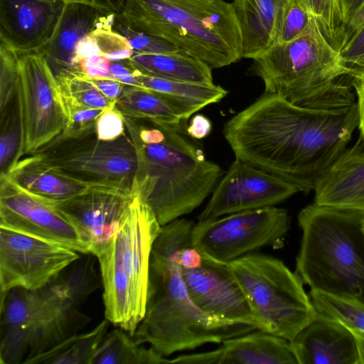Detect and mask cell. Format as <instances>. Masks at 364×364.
<instances>
[{
  "mask_svg": "<svg viewBox=\"0 0 364 364\" xmlns=\"http://www.w3.org/2000/svg\"><path fill=\"white\" fill-rule=\"evenodd\" d=\"M357 100L341 80L304 105L264 92L224 124L235 158L308 193L347 149L358 128Z\"/></svg>",
  "mask_w": 364,
  "mask_h": 364,
  "instance_id": "cell-1",
  "label": "cell"
},
{
  "mask_svg": "<svg viewBox=\"0 0 364 364\" xmlns=\"http://www.w3.org/2000/svg\"><path fill=\"white\" fill-rule=\"evenodd\" d=\"M124 117L125 129L136 149L134 187L161 226L200 206L223 176L217 164L187 133V124L151 122L144 127Z\"/></svg>",
  "mask_w": 364,
  "mask_h": 364,
  "instance_id": "cell-2",
  "label": "cell"
},
{
  "mask_svg": "<svg viewBox=\"0 0 364 364\" xmlns=\"http://www.w3.org/2000/svg\"><path fill=\"white\" fill-rule=\"evenodd\" d=\"M191 221L178 218L161 226L151 253L145 315L133 336L164 356L207 343L220 344L257 329L209 315L191 298L175 251Z\"/></svg>",
  "mask_w": 364,
  "mask_h": 364,
  "instance_id": "cell-3",
  "label": "cell"
},
{
  "mask_svg": "<svg viewBox=\"0 0 364 364\" xmlns=\"http://www.w3.org/2000/svg\"><path fill=\"white\" fill-rule=\"evenodd\" d=\"M92 264L33 290L11 289L1 301V364H26L90 321L79 309L95 287Z\"/></svg>",
  "mask_w": 364,
  "mask_h": 364,
  "instance_id": "cell-4",
  "label": "cell"
},
{
  "mask_svg": "<svg viewBox=\"0 0 364 364\" xmlns=\"http://www.w3.org/2000/svg\"><path fill=\"white\" fill-rule=\"evenodd\" d=\"M121 16L132 28L220 68L242 58L240 26L223 0H125Z\"/></svg>",
  "mask_w": 364,
  "mask_h": 364,
  "instance_id": "cell-5",
  "label": "cell"
},
{
  "mask_svg": "<svg viewBox=\"0 0 364 364\" xmlns=\"http://www.w3.org/2000/svg\"><path fill=\"white\" fill-rule=\"evenodd\" d=\"M298 223L295 272L303 283L364 303V218L314 203L301 210Z\"/></svg>",
  "mask_w": 364,
  "mask_h": 364,
  "instance_id": "cell-6",
  "label": "cell"
},
{
  "mask_svg": "<svg viewBox=\"0 0 364 364\" xmlns=\"http://www.w3.org/2000/svg\"><path fill=\"white\" fill-rule=\"evenodd\" d=\"M161 229L137 193L110 240L94 255L102 276L105 318L132 336L145 315L151 253Z\"/></svg>",
  "mask_w": 364,
  "mask_h": 364,
  "instance_id": "cell-7",
  "label": "cell"
},
{
  "mask_svg": "<svg viewBox=\"0 0 364 364\" xmlns=\"http://www.w3.org/2000/svg\"><path fill=\"white\" fill-rule=\"evenodd\" d=\"M252 60L249 73L261 79L264 92L298 105L323 97L350 73L315 19L302 36L276 43Z\"/></svg>",
  "mask_w": 364,
  "mask_h": 364,
  "instance_id": "cell-8",
  "label": "cell"
},
{
  "mask_svg": "<svg viewBox=\"0 0 364 364\" xmlns=\"http://www.w3.org/2000/svg\"><path fill=\"white\" fill-rule=\"evenodd\" d=\"M229 265L260 331L290 342L318 314L300 277L281 260L254 252Z\"/></svg>",
  "mask_w": 364,
  "mask_h": 364,
  "instance_id": "cell-9",
  "label": "cell"
},
{
  "mask_svg": "<svg viewBox=\"0 0 364 364\" xmlns=\"http://www.w3.org/2000/svg\"><path fill=\"white\" fill-rule=\"evenodd\" d=\"M34 154L78 180L133 188L137 155L130 137L125 133L112 141L98 139L96 129L75 136L58 134Z\"/></svg>",
  "mask_w": 364,
  "mask_h": 364,
  "instance_id": "cell-10",
  "label": "cell"
},
{
  "mask_svg": "<svg viewBox=\"0 0 364 364\" xmlns=\"http://www.w3.org/2000/svg\"><path fill=\"white\" fill-rule=\"evenodd\" d=\"M287 210L275 206L198 220L192 245L216 261L230 263L246 255L277 244L289 230Z\"/></svg>",
  "mask_w": 364,
  "mask_h": 364,
  "instance_id": "cell-11",
  "label": "cell"
},
{
  "mask_svg": "<svg viewBox=\"0 0 364 364\" xmlns=\"http://www.w3.org/2000/svg\"><path fill=\"white\" fill-rule=\"evenodd\" d=\"M194 225L191 221L186 227L175 251L191 298L200 310L209 315L252 325L260 330V324L229 263L211 259L192 245Z\"/></svg>",
  "mask_w": 364,
  "mask_h": 364,
  "instance_id": "cell-12",
  "label": "cell"
},
{
  "mask_svg": "<svg viewBox=\"0 0 364 364\" xmlns=\"http://www.w3.org/2000/svg\"><path fill=\"white\" fill-rule=\"evenodd\" d=\"M18 54L17 95L23 154H33L62 132L68 117L58 85L43 53Z\"/></svg>",
  "mask_w": 364,
  "mask_h": 364,
  "instance_id": "cell-13",
  "label": "cell"
},
{
  "mask_svg": "<svg viewBox=\"0 0 364 364\" xmlns=\"http://www.w3.org/2000/svg\"><path fill=\"white\" fill-rule=\"evenodd\" d=\"M65 245L0 226L1 301L13 289L41 288L79 259Z\"/></svg>",
  "mask_w": 364,
  "mask_h": 364,
  "instance_id": "cell-14",
  "label": "cell"
},
{
  "mask_svg": "<svg viewBox=\"0 0 364 364\" xmlns=\"http://www.w3.org/2000/svg\"><path fill=\"white\" fill-rule=\"evenodd\" d=\"M0 226L90 254L76 228L55 205L0 176Z\"/></svg>",
  "mask_w": 364,
  "mask_h": 364,
  "instance_id": "cell-15",
  "label": "cell"
},
{
  "mask_svg": "<svg viewBox=\"0 0 364 364\" xmlns=\"http://www.w3.org/2000/svg\"><path fill=\"white\" fill-rule=\"evenodd\" d=\"M299 192L289 182L235 158L198 220L272 207Z\"/></svg>",
  "mask_w": 364,
  "mask_h": 364,
  "instance_id": "cell-16",
  "label": "cell"
},
{
  "mask_svg": "<svg viewBox=\"0 0 364 364\" xmlns=\"http://www.w3.org/2000/svg\"><path fill=\"white\" fill-rule=\"evenodd\" d=\"M136 193L134 186L127 189L94 184L81 193L53 203L75 225L94 255L117 230Z\"/></svg>",
  "mask_w": 364,
  "mask_h": 364,
  "instance_id": "cell-17",
  "label": "cell"
},
{
  "mask_svg": "<svg viewBox=\"0 0 364 364\" xmlns=\"http://www.w3.org/2000/svg\"><path fill=\"white\" fill-rule=\"evenodd\" d=\"M66 4L65 0H0V43L19 53L41 50Z\"/></svg>",
  "mask_w": 364,
  "mask_h": 364,
  "instance_id": "cell-18",
  "label": "cell"
},
{
  "mask_svg": "<svg viewBox=\"0 0 364 364\" xmlns=\"http://www.w3.org/2000/svg\"><path fill=\"white\" fill-rule=\"evenodd\" d=\"M115 15L89 4L67 2L53 34L40 50L55 79L82 75L80 44L96 29L113 26Z\"/></svg>",
  "mask_w": 364,
  "mask_h": 364,
  "instance_id": "cell-19",
  "label": "cell"
},
{
  "mask_svg": "<svg viewBox=\"0 0 364 364\" xmlns=\"http://www.w3.org/2000/svg\"><path fill=\"white\" fill-rule=\"evenodd\" d=\"M220 344L213 350L168 359V363L298 364L289 341L258 329Z\"/></svg>",
  "mask_w": 364,
  "mask_h": 364,
  "instance_id": "cell-20",
  "label": "cell"
},
{
  "mask_svg": "<svg viewBox=\"0 0 364 364\" xmlns=\"http://www.w3.org/2000/svg\"><path fill=\"white\" fill-rule=\"evenodd\" d=\"M298 364H358L352 331L318 312L290 341Z\"/></svg>",
  "mask_w": 364,
  "mask_h": 364,
  "instance_id": "cell-21",
  "label": "cell"
},
{
  "mask_svg": "<svg viewBox=\"0 0 364 364\" xmlns=\"http://www.w3.org/2000/svg\"><path fill=\"white\" fill-rule=\"evenodd\" d=\"M314 203L364 218V140L359 136L318 180Z\"/></svg>",
  "mask_w": 364,
  "mask_h": 364,
  "instance_id": "cell-22",
  "label": "cell"
},
{
  "mask_svg": "<svg viewBox=\"0 0 364 364\" xmlns=\"http://www.w3.org/2000/svg\"><path fill=\"white\" fill-rule=\"evenodd\" d=\"M287 0H233L242 43V58L253 59L277 43Z\"/></svg>",
  "mask_w": 364,
  "mask_h": 364,
  "instance_id": "cell-23",
  "label": "cell"
},
{
  "mask_svg": "<svg viewBox=\"0 0 364 364\" xmlns=\"http://www.w3.org/2000/svg\"><path fill=\"white\" fill-rule=\"evenodd\" d=\"M4 174L27 191L53 203L70 198L94 185L65 173L37 154L19 159Z\"/></svg>",
  "mask_w": 364,
  "mask_h": 364,
  "instance_id": "cell-24",
  "label": "cell"
},
{
  "mask_svg": "<svg viewBox=\"0 0 364 364\" xmlns=\"http://www.w3.org/2000/svg\"><path fill=\"white\" fill-rule=\"evenodd\" d=\"M138 86L161 95L184 121L196 112L223 100L228 91L218 85L169 80L144 75L134 69Z\"/></svg>",
  "mask_w": 364,
  "mask_h": 364,
  "instance_id": "cell-25",
  "label": "cell"
},
{
  "mask_svg": "<svg viewBox=\"0 0 364 364\" xmlns=\"http://www.w3.org/2000/svg\"><path fill=\"white\" fill-rule=\"evenodd\" d=\"M139 73L169 80L213 85L212 68L198 58L181 51L166 53H134L128 59Z\"/></svg>",
  "mask_w": 364,
  "mask_h": 364,
  "instance_id": "cell-26",
  "label": "cell"
},
{
  "mask_svg": "<svg viewBox=\"0 0 364 364\" xmlns=\"http://www.w3.org/2000/svg\"><path fill=\"white\" fill-rule=\"evenodd\" d=\"M115 107L124 117L170 125L187 124L159 93L140 87L125 85Z\"/></svg>",
  "mask_w": 364,
  "mask_h": 364,
  "instance_id": "cell-27",
  "label": "cell"
},
{
  "mask_svg": "<svg viewBox=\"0 0 364 364\" xmlns=\"http://www.w3.org/2000/svg\"><path fill=\"white\" fill-rule=\"evenodd\" d=\"M106 318L92 331L75 334L53 348L32 358L26 364H92V360L107 333Z\"/></svg>",
  "mask_w": 364,
  "mask_h": 364,
  "instance_id": "cell-28",
  "label": "cell"
},
{
  "mask_svg": "<svg viewBox=\"0 0 364 364\" xmlns=\"http://www.w3.org/2000/svg\"><path fill=\"white\" fill-rule=\"evenodd\" d=\"M124 330L107 333L97 349L92 364H167L168 359L155 348L141 347Z\"/></svg>",
  "mask_w": 364,
  "mask_h": 364,
  "instance_id": "cell-29",
  "label": "cell"
},
{
  "mask_svg": "<svg viewBox=\"0 0 364 364\" xmlns=\"http://www.w3.org/2000/svg\"><path fill=\"white\" fill-rule=\"evenodd\" d=\"M66 112L77 108L107 109L115 107L97 88L91 79L82 75H73L55 79Z\"/></svg>",
  "mask_w": 364,
  "mask_h": 364,
  "instance_id": "cell-30",
  "label": "cell"
},
{
  "mask_svg": "<svg viewBox=\"0 0 364 364\" xmlns=\"http://www.w3.org/2000/svg\"><path fill=\"white\" fill-rule=\"evenodd\" d=\"M24 137L18 95L1 112L0 166L6 173L23 155Z\"/></svg>",
  "mask_w": 364,
  "mask_h": 364,
  "instance_id": "cell-31",
  "label": "cell"
},
{
  "mask_svg": "<svg viewBox=\"0 0 364 364\" xmlns=\"http://www.w3.org/2000/svg\"><path fill=\"white\" fill-rule=\"evenodd\" d=\"M309 296L319 314L364 333V303L316 290H310Z\"/></svg>",
  "mask_w": 364,
  "mask_h": 364,
  "instance_id": "cell-32",
  "label": "cell"
},
{
  "mask_svg": "<svg viewBox=\"0 0 364 364\" xmlns=\"http://www.w3.org/2000/svg\"><path fill=\"white\" fill-rule=\"evenodd\" d=\"M133 54L127 39L113 30L112 26L94 31L83 41L78 50L80 62L95 55L105 56L110 60H123Z\"/></svg>",
  "mask_w": 364,
  "mask_h": 364,
  "instance_id": "cell-33",
  "label": "cell"
},
{
  "mask_svg": "<svg viewBox=\"0 0 364 364\" xmlns=\"http://www.w3.org/2000/svg\"><path fill=\"white\" fill-rule=\"evenodd\" d=\"M315 18L320 30L338 51L343 27L338 0H301Z\"/></svg>",
  "mask_w": 364,
  "mask_h": 364,
  "instance_id": "cell-34",
  "label": "cell"
},
{
  "mask_svg": "<svg viewBox=\"0 0 364 364\" xmlns=\"http://www.w3.org/2000/svg\"><path fill=\"white\" fill-rule=\"evenodd\" d=\"M113 30L127 39L134 53H166L180 51L170 42L130 27L116 14Z\"/></svg>",
  "mask_w": 364,
  "mask_h": 364,
  "instance_id": "cell-35",
  "label": "cell"
},
{
  "mask_svg": "<svg viewBox=\"0 0 364 364\" xmlns=\"http://www.w3.org/2000/svg\"><path fill=\"white\" fill-rule=\"evenodd\" d=\"M314 19L301 0H287L277 43H288L302 36Z\"/></svg>",
  "mask_w": 364,
  "mask_h": 364,
  "instance_id": "cell-36",
  "label": "cell"
},
{
  "mask_svg": "<svg viewBox=\"0 0 364 364\" xmlns=\"http://www.w3.org/2000/svg\"><path fill=\"white\" fill-rule=\"evenodd\" d=\"M19 54L0 43V111L4 112L17 97Z\"/></svg>",
  "mask_w": 364,
  "mask_h": 364,
  "instance_id": "cell-37",
  "label": "cell"
},
{
  "mask_svg": "<svg viewBox=\"0 0 364 364\" xmlns=\"http://www.w3.org/2000/svg\"><path fill=\"white\" fill-rule=\"evenodd\" d=\"M124 117L114 107L103 111L96 122V133L98 139L112 141L125 132Z\"/></svg>",
  "mask_w": 364,
  "mask_h": 364,
  "instance_id": "cell-38",
  "label": "cell"
},
{
  "mask_svg": "<svg viewBox=\"0 0 364 364\" xmlns=\"http://www.w3.org/2000/svg\"><path fill=\"white\" fill-rule=\"evenodd\" d=\"M111 60L107 58L95 55L87 58L81 62L82 75L88 78L109 77Z\"/></svg>",
  "mask_w": 364,
  "mask_h": 364,
  "instance_id": "cell-39",
  "label": "cell"
},
{
  "mask_svg": "<svg viewBox=\"0 0 364 364\" xmlns=\"http://www.w3.org/2000/svg\"><path fill=\"white\" fill-rule=\"evenodd\" d=\"M349 77L357 97L360 136L364 140V70H350Z\"/></svg>",
  "mask_w": 364,
  "mask_h": 364,
  "instance_id": "cell-40",
  "label": "cell"
},
{
  "mask_svg": "<svg viewBox=\"0 0 364 364\" xmlns=\"http://www.w3.org/2000/svg\"><path fill=\"white\" fill-rule=\"evenodd\" d=\"M339 54L344 64L364 55V25L340 49Z\"/></svg>",
  "mask_w": 364,
  "mask_h": 364,
  "instance_id": "cell-41",
  "label": "cell"
},
{
  "mask_svg": "<svg viewBox=\"0 0 364 364\" xmlns=\"http://www.w3.org/2000/svg\"><path fill=\"white\" fill-rule=\"evenodd\" d=\"M128 59L111 60L109 65L110 77L125 85L138 86L134 77V69L129 64Z\"/></svg>",
  "mask_w": 364,
  "mask_h": 364,
  "instance_id": "cell-42",
  "label": "cell"
},
{
  "mask_svg": "<svg viewBox=\"0 0 364 364\" xmlns=\"http://www.w3.org/2000/svg\"><path fill=\"white\" fill-rule=\"evenodd\" d=\"M102 92L111 100L116 101L119 97L125 85L109 77L90 78Z\"/></svg>",
  "mask_w": 364,
  "mask_h": 364,
  "instance_id": "cell-43",
  "label": "cell"
},
{
  "mask_svg": "<svg viewBox=\"0 0 364 364\" xmlns=\"http://www.w3.org/2000/svg\"><path fill=\"white\" fill-rule=\"evenodd\" d=\"M212 129L210 119L202 114H196L187 127V133L195 139H202L208 136Z\"/></svg>",
  "mask_w": 364,
  "mask_h": 364,
  "instance_id": "cell-44",
  "label": "cell"
},
{
  "mask_svg": "<svg viewBox=\"0 0 364 364\" xmlns=\"http://www.w3.org/2000/svg\"><path fill=\"white\" fill-rule=\"evenodd\" d=\"M364 25V3L356 11L349 22L343 28L339 50L351 38V37Z\"/></svg>",
  "mask_w": 364,
  "mask_h": 364,
  "instance_id": "cell-45",
  "label": "cell"
},
{
  "mask_svg": "<svg viewBox=\"0 0 364 364\" xmlns=\"http://www.w3.org/2000/svg\"><path fill=\"white\" fill-rule=\"evenodd\" d=\"M67 2H80L95 6L104 11L121 14L125 0H65Z\"/></svg>",
  "mask_w": 364,
  "mask_h": 364,
  "instance_id": "cell-46",
  "label": "cell"
},
{
  "mask_svg": "<svg viewBox=\"0 0 364 364\" xmlns=\"http://www.w3.org/2000/svg\"><path fill=\"white\" fill-rule=\"evenodd\" d=\"M343 21V28L349 22L359 8L363 4L364 0H338ZM342 32V30H341Z\"/></svg>",
  "mask_w": 364,
  "mask_h": 364,
  "instance_id": "cell-47",
  "label": "cell"
},
{
  "mask_svg": "<svg viewBox=\"0 0 364 364\" xmlns=\"http://www.w3.org/2000/svg\"><path fill=\"white\" fill-rule=\"evenodd\" d=\"M355 338L359 363L358 364H364V333L360 331H352Z\"/></svg>",
  "mask_w": 364,
  "mask_h": 364,
  "instance_id": "cell-48",
  "label": "cell"
},
{
  "mask_svg": "<svg viewBox=\"0 0 364 364\" xmlns=\"http://www.w3.org/2000/svg\"><path fill=\"white\" fill-rule=\"evenodd\" d=\"M350 70H364V55L345 63Z\"/></svg>",
  "mask_w": 364,
  "mask_h": 364,
  "instance_id": "cell-49",
  "label": "cell"
}]
</instances>
